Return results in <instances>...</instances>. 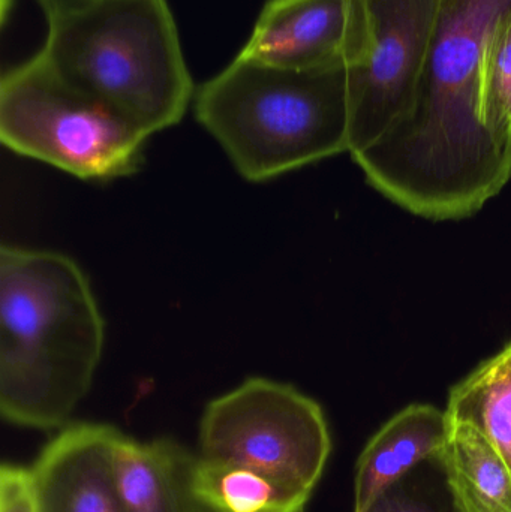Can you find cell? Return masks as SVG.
Instances as JSON below:
<instances>
[{
	"label": "cell",
	"instance_id": "cell-1",
	"mask_svg": "<svg viewBox=\"0 0 511 512\" xmlns=\"http://www.w3.org/2000/svg\"><path fill=\"white\" fill-rule=\"evenodd\" d=\"M511 0H441L410 111L353 155L366 179L414 215L434 221L479 212L511 177V144L483 125L486 39Z\"/></svg>",
	"mask_w": 511,
	"mask_h": 512
},
{
	"label": "cell",
	"instance_id": "cell-2",
	"mask_svg": "<svg viewBox=\"0 0 511 512\" xmlns=\"http://www.w3.org/2000/svg\"><path fill=\"white\" fill-rule=\"evenodd\" d=\"M89 279L69 256L0 251V412L24 429L62 430L87 396L104 349Z\"/></svg>",
	"mask_w": 511,
	"mask_h": 512
},
{
	"label": "cell",
	"instance_id": "cell-3",
	"mask_svg": "<svg viewBox=\"0 0 511 512\" xmlns=\"http://www.w3.org/2000/svg\"><path fill=\"white\" fill-rule=\"evenodd\" d=\"M194 108L198 123L249 182L348 150L345 65L297 71L236 57L197 90Z\"/></svg>",
	"mask_w": 511,
	"mask_h": 512
},
{
	"label": "cell",
	"instance_id": "cell-4",
	"mask_svg": "<svg viewBox=\"0 0 511 512\" xmlns=\"http://www.w3.org/2000/svg\"><path fill=\"white\" fill-rule=\"evenodd\" d=\"M39 56L147 135L177 125L194 83L167 0H90L47 21Z\"/></svg>",
	"mask_w": 511,
	"mask_h": 512
},
{
	"label": "cell",
	"instance_id": "cell-5",
	"mask_svg": "<svg viewBox=\"0 0 511 512\" xmlns=\"http://www.w3.org/2000/svg\"><path fill=\"white\" fill-rule=\"evenodd\" d=\"M147 135L93 96L69 86L38 53L0 83V138L11 152L83 180L131 176Z\"/></svg>",
	"mask_w": 511,
	"mask_h": 512
},
{
	"label": "cell",
	"instance_id": "cell-6",
	"mask_svg": "<svg viewBox=\"0 0 511 512\" xmlns=\"http://www.w3.org/2000/svg\"><path fill=\"white\" fill-rule=\"evenodd\" d=\"M200 456L269 475L312 495L332 453L323 409L293 385L249 378L213 399L200 421Z\"/></svg>",
	"mask_w": 511,
	"mask_h": 512
},
{
	"label": "cell",
	"instance_id": "cell-7",
	"mask_svg": "<svg viewBox=\"0 0 511 512\" xmlns=\"http://www.w3.org/2000/svg\"><path fill=\"white\" fill-rule=\"evenodd\" d=\"M366 21L362 57L347 68L351 155L377 143L416 96L441 0H360Z\"/></svg>",
	"mask_w": 511,
	"mask_h": 512
},
{
	"label": "cell",
	"instance_id": "cell-8",
	"mask_svg": "<svg viewBox=\"0 0 511 512\" xmlns=\"http://www.w3.org/2000/svg\"><path fill=\"white\" fill-rule=\"evenodd\" d=\"M366 42L360 0H267L237 57L275 68L356 65Z\"/></svg>",
	"mask_w": 511,
	"mask_h": 512
},
{
	"label": "cell",
	"instance_id": "cell-9",
	"mask_svg": "<svg viewBox=\"0 0 511 512\" xmlns=\"http://www.w3.org/2000/svg\"><path fill=\"white\" fill-rule=\"evenodd\" d=\"M119 429L69 423L42 448L32 477L38 512H122L113 450Z\"/></svg>",
	"mask_w": 511,
	"mask_h": 512
},
{
	"label": "cell",
	"instance_id": "cell-10",
	"mask_svg": "<svg viewBox=\"0 0 511 512\" xmlns=\"http://www.w3.org/2000/svg\"><path fill=\"white\" fill-rule=\"evenodd\" d=\"M195 459L174 439L141 442L119 430L113 466L122 512H207L192 484Z\"/></svg>",
	"mask_w": 511,
	"mask_h": 512
},
{
	"label": "cell",
	"instance_id": "cell-11",
	"mask_svg": "<svg viewBox=\"0 0 511 512\" xmlns=\"http://www.w3.org/2000/svg\"><path fill=\"white\" fill-rule=\"evenodd\" d=\"M449 417L432 405H411L387 421L357 460L354 511L365 510L378 495L431 457L443 453Z\"/></svg>",
	"mask_w": 511,
	"mask_h": 512
},
{
	"label": "cell",
	"instance_id": "cell-12",
	"mask_svg": "<svg viewBox=\"0 0 511 512\" xmlns=\"http://www.w3.org/2000/svg\"><path fill=\"white\" fill-rule=\"evenodd\" d=\"M443 456L462 511L511 512V468L480 430L450 423Z\"/></svg>",
	"mask_w": 511,
	"mask_h": 512
},
{
	"label": "cell",
	"instance_id": "cell-13",
	"mask_svg": "<svg viewBox=\"0 0 511 512\" xmlns=\"http://www.w3.org/2000/svg\"><path fill=\"white\" fill-rule=\"evenodd\" d=\"M192 484L207 512H305L312 496L246 466L201 456Z\"/></svg>",
	"mask_w": 511,
	"mask_h": 512
},
{
	"label": "cell",
	"instance_id": "cell-14",
	"mask_svg": "<svg viewBox=\"0 0 511 512\" xmlns=\"http://www.w3.org/2000/svg\"><path fill=\"white\" fill-rule=\"evenodd\" d=\"M446 414L480 430L511 468V343L450 391Z\"/></svg>",
	"mask_w": 511,
	"mask_h": 512
},
{
	"label": "cell",
	"instance_id": "cell-15",
	"mask_svg": "<svg viewBox=\"0 0 511 512\" xmlns=\"http://www.w3.org/2000/svg\"><path fill=\"white\" fill-rule=\"evenodd\" d=\"M480 117L494 137L511 144V9L498 18L486 39Z\"/></svg>",
	"mask_w": 511,
	"mask_h": 512
},
{
	"label": "cell",
	"instance_id": "cell-16",
	"mask_svg": "<svg viewBox=\"0 0 511 512\" xmlns=\"http://www.w3.org/2000/svg\"><path fill=\"white\" fill-rule=\"evenodd\" d=\"M443 453L420 463L360 512H464Z\"/></svg>",
	"mask_w": 511,
	"mask_h": 512
},
{
	"label": "cell",
	"instance_id": "cell-17",
	"mask_svg": "<svg viewBox=\"0 0 511 512\" xmlns=\"http://www.w3.org/2000/svg\"><path fill=\"white\" fill-rule=\"evenodd\" d=\"M0 512H38L32 469L17 463H3L0 468Z\"/></svg>",
	"mask_w": 511,
	"mask_h": 512
},
{
	"label": "cell",
	"instance_id": "cell-18",
	"mask_svg": "<svg viewBox=\"0 0 511 512\" xmlns=\"http://www.w3.org/2000/svg\"><path fill=\"white\" fill-rule=\"evenodd\" d=\"M87 2H90V0H38L45 17H47V21L66 14V12L81 8Z\"/></svg>",
	"mask_w": 511,
	"mask_h": 512
}]
</instances>
